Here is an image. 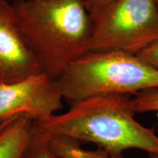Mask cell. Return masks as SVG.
<instances>
[{"label":"cell","instance_id":"obj_10","mask_svg":"<svg viewBox=\"0 0 158 158\" xmlns=\"http://www.w3.org/2000/svg\"><path fill=\"white\" fill-rule=\"evenodd\" d=\"M24 158H61L56 155L49 147L45 135L37 131L35 127V133L31 138Z\"/></svg>","mask_w":158,"mask_h":158},{"label":"cell","instance_id":"obj_5","mask_svg":"<svg viewBox=\"0 0 158 158\" xmlns=\"http://www.w3.org/2000/svg\"><path fill=\"white\" fill-rule=\"evenodd\" d=\"M63 100L57 80L43 73L0 84V123L19 116L45 122L62 109Z\"/></svg>","mask_w":158,"mask_h":158},{"label":"cell","instance_id":"obj_11","mask_svg":"<svg viewBox=\"0 0 158 158\" xmlns=\"http://www.w3.org/2000/svg\"><path fill=\"white\" fill-rule=\"evenodd\" d=\"M137 56L150 66L158 70V40L140 52Z\"/></svg>","mask_w":158,"mask_h":158},{"label":"cell","instance_id":"obj_1","mask_svg":"<svg viewBox=\"0 0 158 158\" xmlns=\"http://www.w3.org/2000/svg\"><path fill=\"white\" fill-rule=\"evenodd\" d=\"M135 114L128 95L108 94L70 104L64 113L35 123V127L46 136L94 143L107 158H124V152L130 149L158 155L155 129L142 125Z\"/></svg>","mask_w":158,"mask_h":158},{"label":"cell","instance_id":"obj_7","mask_svg":"<svg viewBox=\"0 0 158 158\" xmlns=\"http://www.w3.org/2000/svg\"><path fill=\"white\" fill-rule=\"evenodd\" d=\"M35 122L23 116L0 123V158H24L32 136Z\"/></svg>","mask_w":158,"mask_h":158},{"label":"cell","instance_id":"obj_4","mask_svg":"<svg viewBox=\"0 0 158 158\" xmlns=\"http://www.w3.org/2000/svg\"><path fill=\"white\" fill-rule=\"evenodd\" d=\"M92 21L89 51L138 55L158 40L156 0H116Z\"/></svg>","mask_w":158,"mask_h":158},{"label":"cell","instance_id":"obj_6","mask_svg":"<svg viewBox=\"0 0 158 158\" xmlns=\"http://www.w3.org/2000/svg\"><path fill=\"white\" fill-rule=\"evenodd\" d=\"M42 73L26 44L10 2H0V84H10Z\"/></svg>","mask_w":158,"mask_h":158},{"label":"cell","instance_id":"obj_12","mask_svg":"<svg viewBox=\"0 0 158 158\" xmlns=\"http://www.w3.org/2000/svg\"><path fill=\"white\" fill-rule=\"evenodd\" d=\"M85 1H86V8L92 19L105 7L110 5L116 0H85Z\"/></svg>","mask_w":158,"mask_h":158},{"label":"cell","instance_id":"obj_14","mask_svg":"<svg viewBox=\"0 0 158 158\" xmlns=\"http://www.w3.org/2000/svg\"><path fill=\"white\" fill-rule=\"evenodd\" d=\"M156 2H157V5L158 6V0H156Z\"/></svg>","mask_w":158,"mask_h":158},{"label":"cell","instance_id":"obj_13","mask_svg":"<svg viewBox=\"0 0 158 158\" xmlns=\"http://www.w3.org/2000/svg\"><path fill=\"white\" fill-rule=\"evenodd\" d=\"M10 1H15V0H0V2H10Z\"/></svg>","mask_w":158,"mask_h":158},{"label":"cell","instance_id":"obj_3","mask_svg":"<svg viewBox=\"0 0 158 158\" xmlns=\"http://www.w3.org/2000/svg\"><path fill=\"white\" fill-rule=\"evenodd\" d=\"M70 104L108 94H135L158 89V70L137 55L116 51H88L58 80Z\"/></svg>","mask_w":158,"mask_h":158},{"label":"cell","instance_id":"obj_9","mask_svg":"<svg viewBox=\"0 0 158 158\" xmlns=\"http://www.w3.org/2000/svg\"><path fill=\"white\" fill-rule=\"evenodd\" d=\"M130 105L135 114L158 112V89L140 92L130 99Z\"/></svg>","mask_w":158,"mask_h":158},{"label":"cell","instance_id":"obj_8","mask_svg":"<svg viewBox=\"0 0 158 158\" xmlns=\"http://www.w3.org/2000/svg\"><path fill=\"white\" fill-rule=\"evenodd\" d=\"M45 136L51 149L61 158H107L98 149H84L81 146V143L75 140L59 136Z\"/></svg>","mask_w":158,"mask_h":158},{"label":"cell","instance_id":"obj_2","mask_svg":"<svg viewBox=\"0 0 158 158\" xmlns=\"http://www.w3.org/2000/svg\"><path fill=\"white\" fill-rule=\"evenodd\" d=\"M20 32L43 73L58 80L89 51L92 21L85 0H15Z\"/></svg>","mask_w":158,"mask_h":158}]
</instances>
